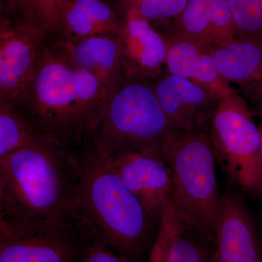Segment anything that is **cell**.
Here are the masks:
<instances>
[{
    "instance_id": "obj_1",
    "label": "cell",
    "mask_w": 262,
    "mask_h": 262,
    "mask_svg": "<svg viewBox=\"0 0 262 262\" xmlns=\"http://www.w3.org/2000/svg\"><path fill=\"white\" fill-rule=\"evenodd\" d=\"M108 97L96 77L63 61L46 40L15 103L42 138L77 152L92 141Z\"/></svg>"
},
{
    "instance_id": "obj_2",
    "label": "cell",
    "mask_w": 262,
    "mask_h": 262,
    "mask_svg": "<svg viewBox=\"0 0 262 262\" xmlns=\"http://www.w3.org/2000/svg\"><path fill=\"white\" fill-rule=\"evenodd\" d=\"M78 154L41 139L0 158V216L58 218L80 205Z\"/></svg>"
},
{
    "instance_id": "obj_3",
    "label": "cell",
    "mask_w": 262,
    "mask_h": 262,
    "mask_svg": "<svg viewBox=\"0 0 262 262\" xmlns=\"http://www.w3.org/2000/svg\"><path fill=\"white\" fill-rule=\"evenodd\" d=\"M77 154L82 168L81 215L103 242L136 262L154 243L152 217L91 143Z\"/></svg>"
},
{
    "instance_id": "obj_4",
    "label": "cell",
    "mask_w": 262,
    "mask_h": 262,
    "mask_svg": "<svg viewBox=\"0 0 262 262\" xmlns=\"http://www.w3.org/2000/svg\"><path fill=\"white\" fill-rule=\"evenodd\" d=\"M161 156L171 175L170 203L184 228L214 244L222 203L215 155L209 127L173 130L163 143Z\"/></svg>"
},
{
    "instance_id": "obj_5",
    "label": "cell",
    "mask_w": 262,
    "mask_h": 262,
    "mask_svg": "<svg viewBox=\"0 0 262 262\" xmlns=\"http://www.w3.org/2000/svg\"><path fill=\"white\" fill-rule=\"evenodd\" d=\"M152 81L124 78L108 95L91 142L98 153L136 150L161 156L163 143L173 129Z\"/></svg>"
},
{
    "instance_id": "obj_6",
    "label": "cell",
    "mask_w": 262,
    "mask_h": 262,
    "mask_svg": "<svg viewBox=\"0 0 262 262\" xmlns=\"http://www.w3.org/2000/svg\"><path fill=\"white\" fill-rule=\"evenodd\" d=\"M246 99L237 92L222 96L212 117L210 136L215 158L231 182L245 192L262 194L260 133Z\"/></svg>"
},
{
    "instance_id": "obj_7",
    "label": "cell",
    "mask_w": 262,
    "mask_h": 262,
    "mask_svg": "<svg viewBox=\"0 0 262 262\" xmlns=\"http://www.w3.org/2000/svg\"><path fill=\"white\" fill-rule=\"evenodd\" d=\"M78 211L58 218L0 216V262H81Z\"/></svg>"
},
{
    "instance_id": "obj_8",
    "label": "cell",
    "mask_w": 262,
    "mask_h": 262,
    "mask_svg": "<svg viewBox=\"0 0 262 262\" xmlns=\"http://www.w3.org/2000/svg\"><path fill=\"white\" fill-rule=\"evenodd\" d=\"M96 152L139 200L148 213L160 221L170 203L172 191L170 169L163 158L136 150L110 155Z\"/></svg>"
},
{
    "instance_id": "obj_9",
    "label": "cell",
    "mask_w": 262,
    "mask_h": 262,
    "mask_svg": "<svg viewBox=\"0 0 262 262\" xmlns=\"http://www.w3.org/2000/svg\"><path fill=\"white\" fill-rule=\"evenodd\" d=\"M47 37L1 16L0 98L15 102L37 68Z\"/></svg>"
},
{
    "instance_id": "obj_10",
    "label": "cell",
    "mask_w": 262,
    "mask_h": 262,
    "mask_svg": "<svg viewBox=\"0 0 262 262\" xmlns=\"http://www.w3.org/2000/svg\"><path fill=\"white\" fill-rule=\"evenodd\" d=\"M154 87L173 130L191 131L209 127L222 96L167 72L155 80Z\"/></svg>"
},
{
    "instance_id": "obj_11",
    "label": "cell",
    "mask_w": 262,
    "mask_h": 262,
    "mask_svg": "<svg viewBox=\"0 0 262 262\" xmlns=\"http://www.w3.org/2000/svg\"><path fill=\"white\" fill-rule=\"evenodd\" d=\"M126 4L118 33L124 77L155 81L165 68L166 40L134 6Z\"/></svg>"
},
{
    "instance_id": "obj_12",
    "label": "cell",
    "mask_w": 262,
    "mask_h": 262,
    "mask_svg": "<svg viewBox=\"0 0 262 262\" xmlns=\"http://www.w3.org/2000/svg\"><path fill=\"white\" fill-rule=\"evenodd\" d=\"M214 262H262V244L251 213L237 193L222 194L215 227Z\"/></svg>"
},
{
    "instance_id": "obj_13",
    "label": "cell",
    "mask_w": 262,
    "mask_h": 262,
    "mask_svg": "<svg viewBox=\"0 0 262 262\" xmlns=\"http://www.w3.org/2000/svg\"><path fill=\"white\" fill-rule=\"evenodd\" d=\"M52 51L69 64L97 78L108 95L124 77L118 34L72 39H47Z\"/></svg>"
},
{
    "instance_id": "obj_14",
    "label": "cell",
    "mask_w": 262,
    "mask_h": 262,
    "mask_svg": "<svg viewBox=\"0 0 262 262\" xmlns=\"http://www.w3.org/2000/svg\"><path fill=\"white\" fill-rule=\"evenodd\" d=\"M164 37L168 46L165 69L169 74L192 81L222 97L237 92L222 78L210 48L180 33Z\"/></svg>"
},
{
    "instance_id": "obj_15",
    "label": "cell",
    "mask_w": 262,
    "mask_h": 262,
    "mask_svg": "<svg viewBox=\"0 0 262 262\" xmlns=\"http://www.w3.org/2000/svg\"><path fill=\"white\" fill-rule=\"evenodd\" d=\"M210 50L222 78L254 106L262 104L261 45L235 39Z\"/></svg>"
},
{
    "instance_id": "obj_16",
    "label": "cell",
    "mask_w": 262,
    "mask_h": 262,
    "mask_svg": "<svg viewBox=\"0 0 262 262\" xmlns=\"http://www.w3.org/2000/svg\"><path fill=\"white\" fill-rule=\"evenodd\" d=\"M122 27V18L102 0H68L58 32L49 39L118 34Z\"/></svg>"
},
{
    "instance_id": "obj_17",
    "label": "cell",
    "mask_w": 262,
    "mask_h": 262,
    "mask_svg": "<svg viewBox=\"0 0 262 262\" xmlns=\"http://www.w3.org/2000/svg\"><path fill=\"white\" fill-rule=\"evenodd\" d=\"M1 16L11 23L54 37L68 0H2Z\"/></svg>"
},
{
    "instance_id": "obj_18",
    "label": "cell",
    "mask_w": 262,
    "mask_h": 262,
    "mask_svg": "<svg viewBox=\"0 0 262 262\" xmlns=\"http://www.w3.org/2000/svg\"><path fill=\"white\" fill-rule=\"evenodd\" d=\"M41 139H46L38 134L16 104L0 98V158Z\"/></svg>"
},
{
    "instance_id": "obj_19",
    "label": "cell",
    "mask_w": 262,
    "mask_h": 262,
    "mask_svg": "<svg viewBox=\"0 0 262 262\" xmlns=\"http://www.w3.org/2000/svg\"><path fill=\"white\" fill-rule=\"evenodd\" d=\"M188 0H127L163 37L177 32V26Z\"/></svg>"
},
{
    "instance_id": "obj_20",
    "label": "cell",
    "mask_w": 262,
    "mask_h": 262,
    "mask_svg": "<svg viewBox=\"0 0 262 262\" xmlns=\"http://www.w3.org/2000/svg\"><path fill=\"white\" fill-rule=\"evenodd\" d=\"M177 33L192 38L207 48L213 47L208 0H188L177 23Z\"/></svg>"
},
{
    "instance_id": "obj_21",
    "label": "cell",
    "mask_w": 262,
    "mask_h": 262,
    "mask_svg": "<svg viewBox=\"0 0 262 262\" xmlns=\"http://www.w3.org/2000/svg\"><path fill=\"white\" fill-rule=\"evenodd\" d=\"M235 24L236 39L262 46V0H227Z\"/></svg>"
},
{
    "instance_id": "obj_22",
    "label": "cell",
    "mask_w": 262,
    "mask_h": 262,
    "mask_svg": "<svg viewBox=\"0 0 262 262\" xmlns=\"http://www.w3.org/2000/svg\"><path fill=\"white\" fill-rule=\"evenodd\" d=\"M168 262H214V245L199 234L184 229L174 242Z\"/></svg>"
},
{
    "instance_id": "obj_23",
    "label": "cell",
    "mask_w": 262,
    "mask_h": 262,
    "mask_svg": "<svg viewBox=\"0 0 262 262\" xmlns=\"http://www.w3.org/2000/svg\"><path fill=\"white\" fill-rule=\"evenodd\" d=\"M184 229L173 206L169 203L160 216L158 232L150 248L149 262H168L174 242Z\"/></svg>"
},
{
    "instance_id": "obj_24",
    "label": "cell",
    "mask_w": 262,
    "mask_h": 262,
    "mask_svg": "<svg viewBox=\"0 0 262 262\" xmlns=\"http://www.w3.org/2000/svg\"><path fill=\"white\" fill-rule=\"evenodd\" d=\"M213 46H221L236 39L235 24L227 0H208Z\"/></svg>"
},
{
    "instance_id": "obj_25",
    "label": "cell",
    "mask_w": 262,
    "mask_h": 262,
    "mask_svg": "<svg viewBox=\"0 0 262 262\" xmlns=\"http://www.w3.org/2000/svg\"><path fill=\"white\" fill-rule=\"evenodd\" d=\"M81 262H131L103 242L84 220Z\"/></svg>"
},
{
    "instance_id": "obj_26",
    "label": "cell",
    "mask_w": 262,
    "mask_h": 262,
    "mask_svg": "<svg viewBox=\"0 0 262 262\" xmlns=\"http://www.w3.org/2000/svg\"><path fill=\"white\" fill-rule=\"evenodd\" d=\"M258 129H259L260 133V153H261V156L262 158V125H258Z\"/></svg>"
},
{
    "instance_id": "obj_27",
    "label": "cell",
    "mask_w": 262,
    "mask_h": 262,
    "mask_svg": "<svg viewBox=\"0 0 262 262\" xmlns=\"http://www.w3.org/2000/svg\"><path fill=\"white\" fill-rule=\"evenodd\" d=\"M255 113H256L257 116H259V115H262V104L258 105V106H255Z\"/></svg>"
},
{
    "instance_id": "obj_28",
    "label": "cell",
    "mask_w": 262,
    "mask_h": 262,
    "mask_svg": "<svg viewBox=\"0 0 262 262\" xmlns=\"http://www.w3.org/2000/svg\"><path fill=\"white\" fill-rule=\"evenodd\" d=\"M258 117L260 118V125H262V115H259Z\"/></svg>"
}]
</instances>
